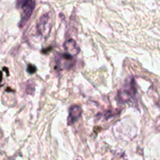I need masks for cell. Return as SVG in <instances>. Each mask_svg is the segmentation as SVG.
Instances as JSON below:
<instances>
[{
	"mask_svg": "<svg viewBox=\"0 0 160 160\" xmlns=\"http://www.w3.org/2000/svg\"><path fill=\"white\" fill-rule=\"evenodd\" d=\"M21 3V19L19 23V26L21 28L28 21L34 9V2L31 0H27L24 2H20Z\"/></svg>",
	"mask_w": 160,
	"mask_h": 160,
	"instance_id": "obj_1",
	"label": "cell"
},
{
	"mask_svg": "<svg viewBox=\"0 0 160 160\" xmlns=\"http://www.w3.org/2000/svg\"><path fill=\"white\" fill-rule=\"evenodd\" d=\"M135 93L136 89L134 87V81H133L128 86H125L122 90H120L118 95L120 100H122L123 102H126L131 99L135 95Z\"/></svg>",
	"mask_w": 160,
	"mask_h": 160,
	"instance_id": "obj_2",
	"label": "cell"
},
{
	"mask_svg": "<svg viewBox=\"0 0 160 160\" xmlns=\"http://www.w3.org/2000/svg\"><path fill=\"white\" fill-rule=\"evenodd\" d=\"M73 57L74 56L68 54V53H63L57 57L56 63L57 67L56 68H60L61 70L63 69H68L69 67H71L73 63Z\"/></svg>",
	"mask_w": 160,
	"mask_h": 160,
	"instance_id": "obj_3",
	"label": "cell"
},
{
	"mask_svg": "<svg viewBox=\"0 0 160 160\" xmlns=\"http://www.w3.org/2000/svg\"><path fill=\"white\" fill-rule=\"evenodd\" d=\"M82 114V109L78 106H73L70 108L69 116L67 118V124L71 126L74 123H76L81 117Z\"/></svg>",
	"mask_w": 160,
	"mask_h": 160,
	"instance_id": "obj_4",
	"label": "cell"
},
{
	"mask_svg": "<svg viewBox=\"0 0 160 160\" xmlns=\"http://www.w3.org/2000/svg\"><path fill=\"white\" fill-rule=\"evenodd\" d=\"M48 22H49V17H48V14H45V15H43L41 17L38 23L37 24V31L39 34L44 35V34L47 32V29H48V31H50L49 26H48V25H49Z\"/></svg>",
	"mask_w": 160,
	"mask_h": 160,
	"instance_id": "obj_5",
	"label": "cell"
},
{
	"mask_svg": "<svg viewBox=\"0 0 160 160\" xmlns=\"http://www.w3.org/2000/svg\"><path fill=\"white\" fill-rule=\"evenodd\" d=\"M66 52L68 54L74 56L80 52V48L78 45L77 42L73 39H68L65 42L63 45Z\"/></svg>",
	"mask_w": 160,
	"mask_h": 160,
	"instance_id": "obj_6",
	"label": "cell"
},
{
	"mask_svg": "<svg viewBox=\"0 0 160 160\" xmlns=\"http://www.w3.org/2000/svg\"><path fill=\"white\" fill-rule=\"evenodd\" d=\"M37 69H36V67L33 64H29L28 66V68H27V71L29 73H35Z\"/></svg>",
	"mask_w": 160,
	"mask_h": 160,
	"instance_id": "obj_7",
	"label": "cell"
},
{
	"mask_svg": "<svg viewBox=\"0 0 160 160\" xmlns=\"http://www.w3.org/2000/svg\"><path fill=\"white\" fill-rule=\"evenodd\" d=\"M2 71L0 70V82L2 81Z\"/></svg>",
	"mask_w": 160,
	"mask_h": 160,
	"instance_id": "obj_8",
	"label": "cell"
}]
</instances>
